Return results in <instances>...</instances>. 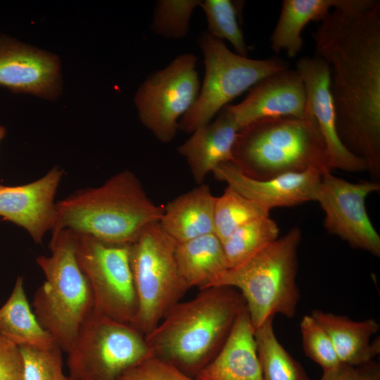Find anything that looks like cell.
<instances>
[{"mask_svg": "<svg viewBox=\"0 0 380 380\" xmlns=\"http://www.w3.org/2000/svg\"><path fill=\"white\" fill-rule=\"evenodd\" d=\"M329 66L339 137L380 177V1L360 11L334 9L312 32Z\"/></svg>", "mask_w": 380, "mask_h": 380, "instance_id": "obj_1", "label": "cell"}, {"mask_svg": "<svg viewBox=\"0 0 380 380\" xmlns=\"http://www.w3.org/2000/svg\"><path fill=\"white\" fill-rule=\"evenodd\" d=\"M245 305L234 288L201 289L174 305L144 335L146 342L153 356L194 377L220 350Z\"/></svg>", "mask_w": 380, "mask_h": 380, "instance_id": "obj_2", "label": "cell"}, {"mask_svg": "<svg viewBox=\"0 0 380 380\" xmlns=\"http://www.w3.org/2000/svg\"><path fill=\"white\" fill-rule=\"evenodd\" d=\"M58 217L51 232L69 229L103 242L129 245L163 208L147 196L137 176L120 172L98 187L75 191L56 203Z\"/></svg>", "mask_w": 380, "mask_h": 380, "instance_id": "obj_3", "label": "cell"}, {"mask_svg": "<svg viewBox=\"0 0 380 380\" xmlns=\"http://www.w3.org/2000/svg\"><path fill=\"white\" fill-rule=\"evenodd\" d=\"M233 152V164L255 179L310 168L323 174L331 172L323 139L311 113L305 118L282 116L252 123L239 131Z\"/></svg>", "mask_w": 380, "mask_h": 380, "instance_id": "obj_4", "label": "cell"}, {"mask_svg": "<svg viewBox=\"0 0 380 380\" xmlns=\"http://www.w3.org/2000/svg\"><path fill=\"white\" fill-rule=\"evenodd\" d=\"M75 238L69 229L51 232L50 255L36 258L45 281L34 295L33 312L65 353L94 311L91 289L76 258Z\"/></svg>", "mask_w": 380, "mask_h": 380, "instance_id": "obj_5", "label": "cell"}, {"mask_svg": "<svg viewBox=\"0 0 380 380\" xmlns=\"http://www.w3.org/2000/svg\"><path fill=\"white\" fill-rule=\"evenodd\" d=\"M300 240V229H291L240 265L229 268L214 284L241 293L254 329L276 315L295 316L300 300L296 276Z\"/></svg>", "mask_w": 380, "mask_h": 380, "instance_id": "obj_6", "label": "cell"}, {"mask_svg": "<svg viewBox=\"0 0 380 380\" xmlns=\"http://www.w3.org/2000/svg\"><path fill=\"white\" fill-rule=\"evenodd\" d=\"M177 242L158 222L144 229L129 244L138 310L134 327L146 335L189 289L176 261Z\"/></svg>", "mask_w": 380, "mask_h": 380, "instance_id": "obj_7", "label": "cell"}, {"mask_svg": "<svg viewBox=\"0 0 380 380\" xmlns=\"http://www.w3.org/2000/svg\"><path fill=\"white\" fill-rule=\"evenodd\" d=\"M198 44L205 75L196 101L179 122V129L186 133L210 122L230 101L262 79L289 68L279 58L252 59L234 53L208 32L201 34Z\"/></svg>", "mask_w": 380, "mask_h": 380, "instance_id": "obj_8", "label": "cell"}, {"mask_svg": "<svg viewBox=\"0 0 380 380\" xmlns=\"http://www.w3.org/2000/svg\"><path fill=\"white\" fill-rule=\"evenodd\" d=\"M69 376L76 380H118L152 355L134 326L93 311L66 352Z\"/></svg>", "mask_w": 380, "mask_h": 380, "instance_id": "obj_9", "label": "cell"}, {"mask_svg": "<svg viewBox=\"0 0 380 380\" xmlns=\"http://www.w3.org/2000/svg\"><path fill=\"white\" fill-rule=\"evenodd\" d=\"M75 236L76 258L90 285L94 311L133 326L138 303L129 245L108 243L84 234Z\"/></svg>", "mask_w": 380, "mask_h": 380, "instance_id": "obj_10", "label": "cell"}, {"mask_svg": "<svg viewBox=\"0 0 380 380\" xmlns=\"http://www.w3.org/2000/svg\"><path fill=\"white\" fill-rule=\"evenodd\" d=\"M196 61L194 53L179 55L149 75L136 93L134 103L141 122L161 142L174 139L179 118L198 97L201 83Z\"/></svg>", "mask_w": 380, "mask_h": 380, "instance_id": "obj_11", "label": "cell"}, {"mask_svg": "<svg viewBox=\"0 0 380 380\" xmlns=\"http://www.w3.org/2000/svg\"><path fill=\"white\" fill-rule=\"evenodd\" d=\"M379 190L377 182H350L328 172L322 175L315 196L324 213L327 231L376 257L380 256V236L367 214L365 201Z\"/></svg>", "mask_w": 380, "mask_h": 380, "instance_id": "obj_12", "label": "cell"}, {"mask_svg": "<svg viewBox=\"0 0 380 380\" xmlns=\"http://www.w3.org/2000/svg\"><path fill=\"white\" fill-rule=\"evenodd\" d=\"M296 70L305 84L308 106L323 139L329 169L352 172L367 170L365 162L346 147L338 134L327 63L316 55L305 56L296 62Z\"/></svg>", "mask_w": 380, "mask_h": 380, "instance_id": "obj_13", "label": "cell"}, {"mask_svg": "<svg viewBox=\"0 0 380 380\" xmlns=\"http://www.w3.org/2000/svg\"><path fill=\"white\" fill-rule=\"evenodd\" d=\"M224 108L239 131L263 119L305 118L310 113L305 84L298 71L289 68L262 79L249 89L241 102Z\"/></svg>", "mask_w": 380, "mask_h": 380, "instance_id": "obj_14", "label": "cell"}, {"mask_svg": "<svg viewBox=\"0 0 380 380\" xmlns=\"http://www.w3.org/2000/svg\"><path fill=\"white\" fill-rule=\"evenodd\" d=\"M63 171L58 167L32 182L0 184V217L25 229L36 243L56 226L58 212L54 201Z\"/></svg>", "mask_w": 380, "mask_h": 380, "instance_id": "obj_15", "label": "cell"}, {"mask_svg": "<svg viewBox=\"0 0 380 380\" xmlns=\"http://www.w3.org/2000/svg\"><path fill=\"white\" fill-rule=\"evenodd\" d=\"M216 179L244 197L270 211L278 207H291L315 201L323 173L317 168L281 174L258 179L243 173L232 163H222L213 171Z\"/></svg>", "mask_w": 380, "mask_h": 380, "instance_id": "obj_16", "label": "cell"}, {"mask_svg": "<svg viewBox=\"0 0 380 380\" xmlns=\"http://www.w3.org/2000/svg\"><path fill=\"white\" fill-rule=\"evenodd\" d=\"M58 58L0 35V85L15 92L53 98L59 92Z\"/></svg>", "mask_w": 380, "mask_h": 380, "instance_id": "obj_17", "label": "cell"}, {"mask_svg": "<svg viewBox=\"0 0 380 380\" xmlns=\"http://www.w3.org/2000/svg\"><path fill=\"white\" fill-rule=\"evenodd\" d=\"M194 378L196 380H263L254 329L246 305L220 350Z\"/></svg>", "mask_w": 380, "mask_h": 380, "instance_id": "obj_18", "label": "cell"}, {"mask_svg": "<svg viewBox=\"0 0 380 380\" xmlns=\"http://www.w3.org/2000/svg\"><path fill=\"white\" fill-rule=\"evenodd\" d=\"M239 128L224 108L213 121L195 129L179 148L195 181L202 183L205 177L222 163H234V147Z\"/></svg>", "mask_w": 380, "mask_h": 380, "instance_id": "obj_19", "label": "cell"}, {"mask_svg": "<svg viewBox=\"0 0 380 380\" xmlns=\"http://www.w3.org/2000/svg\"><path fill=\"white\" fill-rule=\"evenodd\" d=\"M376 0H284L277 23L270 37V48L296 57L303 49L301 32L312 21L320 22L332 9L364 11Z\"/></svg>", "mask_w": 380, "mask_h": 380, "instance_id": "obj_20", "label": "cell"}, {"mask_svg": "<svg viewBox=\"0 0 380 380\" xmlns=\"http://www.w3.org/2000/svg\"><path fill=\"white\" fill-rule=\"evenodd\" d=\"M311 316L329 336L340 363L360 365L380 353L379 337L372 341L380 327L375 319L356 321L322 310H314Z\"/></svg>", "mask_w": 380, "mask_h": 380, "instance_id": "obj_21", "label": "cell"}, {"mask_svg": "<svg viewBox=\"0 0 380 380\" xmlns=\"http://www.w3.org/2000/svg\"><path fill=\"white\" fill-rule=\"evenodd\" d=\"M216 197L201 184L167 203L159 222L177 243L214 233Z\"/></svg>", "mask_w": 380, "mask_h": 380, "instance_id": "obj_22", "label": "cell"}, {"mask_svg": "<svg viewBox=\"0 0 380 380\" xmlns=\"http://www.w3.org/2000/svg\"><path fill=\"white\" fill-rule=\"evenodd\" d=\"M175 258L189 289L212 287L229 269L222 243L214 233L177 243Z\"/></svg>", "mask_w": 380, "mask_h": 380, "instance_id": "obj_23", "label": "cell"}, {"mask_svg": "<svg viewBox=\"0 0 380 380\" xmlns=\"http://www.w3.org/2000/svg\"><path fill=\"white\" fill-rule=\"evenodd\" d=\"M0 335L18 347L47 348L56 343L32 311L20 276L0 308Z\"/></svg>", "mask_w": 380, "mask_h": 380, "instance_id": "obj_24", "label": "cell"}, {"mask_svg": "<svg viewBox=\"0 0 380 380\" xmlns=\"http://www.w3.org/2000/svg\"><path fill=\"white\" fill-rule=\"evenodd\" d=\"M273 319L254 329V337L263 380H311L302 365L279 341Z\"/></svg>", "mask_w": 380, "mask_h": 380, "instance_id": "obj_25", "label": "cell"}, {"mask_svg": "<svg viewBox=\"0 0 380 380\" xmlns=\"http://www.w3.org/2000/svg\"><path fill=\"white\" fill-rule=\"evenodd\" d=\"M279 228L270 216L253 220L236 229L222 243L229 268L236 267L279 237Z\"/></svg>", "mask_w": 380, "mask_h": 380, "instance_id": "obj_26", "label": "cell"}, {"mask_svg": "<svg viewBox=\"0 0 380 380\" xmlns=\"http://www.w3.org/2000/svg\"><path fill=\"white\" fill-rule=\"evenodd\" d=\"M264 216H270V210L227 186L215 198L214 234L223 243L239 227Z\"/></svg>", "mask_w": 380, "mask_h": 380, "instance_id": "obj_27", "label": "cell"}, {"mask_svg": "<svg viewBox=\"0 0 380 380\" xmlns=\"http://www.w3.org/2000/svg\"><path fill=\"white\" fill-rule=\"evenodd\" d=\"M242 4L231 0L201 1L208 23V32L220 40L228 41L236 53L248 57V47L239 23Z\"/></svg>", "mask_w": 380, "mask_h": 380, "instance_id": "obj_28", "label": "cell"}, {"mask_svg": "<svg viewBox=\"0 0 380 380\" xmlns=\"http://www.w3.org/2000/svg\"><path fill=\"white\" fill-rule=\"evenodd\" d=\"M201 3V0L158 1L154 8L151 30L165 38L185 37L193 11L200 6Z\"/></svg>", "mask_w": 380, "mask_h": 380, "instance_id": "obj_29", "label": "cell"}, {"mask_svg": "<svg viewBox=\"0 0 380 380\" xmlns=\"http://www.w3.org/2000/svg\"><path fill=\"white\" fill-rule=\"evenodd\" d=\"M23 360L24 380H65L63 350L58 344L47 348L19 347Z\"/></svg>", "mask_w": 380, "mask_h": 380, "instance_id": "obj_30", "label": "cell"}, {"mask_svg": "<svg viewBox=\"0 0 380 380\" xmlns=\"http://www.w3.org/2000/svg\"><path fill=\"white\" fill-rule=\"evenodd\" d=\"M300 330L305 355L323 371L340 363L329 336L311 315L302 318Z\"/></svg>", "mask_w": 380, "mask_h": 380, "instance_id": "obj_31", "label": "cell"}, {"mask_svg": "<svg viewBox=\"0 0 380 380\" xmlns=\"http://www.w3.org/2000/svg\"><path fill=\"white\" fill-rule=\"evenodd\" d=\"M118 380H196L153 355L126 370Z\"/></svg>", "mask_w": 380, "mask_h": 380, "instance_id": "obj_32", "label": "cell"}, {"mask_svg": "<svg viewBox=\"0 0 380 380\" xmlns=\"http://www.w3.org/2000/svg\"><path fill=\"white\" fill-rule=\"evenodd\" d=\"M319 380H380V365L375 360L357 366L339 363L323 371Z\"/></svg>", "mask_w": 380, "mask_h": 380, "instance_id": "obj_33", "label": "cell"}, {"mask_svg": "<svg viewBox=\"0 0 380 380\" xmlns=\"http://www.w3.org/2000/svg\"><path fill=\"white\" fill-rule=\"evenodd\" d=\"M0 380H24L20 348L0 335Z\"/></svg>", "mask_w": 380, "mask_h": 380, "instance_id": "obj_34", "label": "cell"}, {"mask_svg": "<svg viewBox=\"0 0 380 380\" xmlns=\"http://www.w3.org/2000/svg\"><path fill=\"white\" fill-rule=\"evenodd\" d=\"M6 134V128L1 125H0V142L5 137Z\"/></svg>", "mask_w": 380, "mask_h": 380, "instance_id": "obj_35", "label": "cell"}, {"mask_svg": "<svg viewBox=\"0 0 380 380\" xmlns=\"http://www.w3.org/2000/svg\"><path fill=\"white\" fill-rule=\"evenodd\" d=\"M65 380H76L74 378L71 377L70 376H66V379Z\"/></svg>", "mask_w": 380, "mask_h": 380, "instance_id": "obj_36", "label": "cell"}]
</instances>
